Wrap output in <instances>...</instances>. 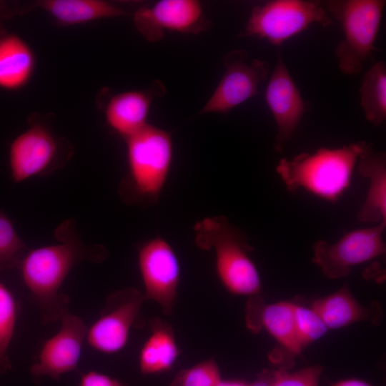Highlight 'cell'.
<instances>
[{
  "label": "cell",
  "mask_w": 386,
  "mask_h": 386,
  "mask_svg": "<svg viewBox=\"0 0 386 386\" xmlns=\"http://www.w3.org/2000/svg\"><path fill=\"white\" fill-rule=\"evenodd\" d=\"M365 143L359 141L338 148L322 147L313 153H301L292 159L284 158L277 165L276 172L290 193L304 189L335 203L350 187Z\"/></svg>",
  "instance_id": "obj_2"
},
{
  "label": "cell",
  "mask_w": 386,
  "mask_h": 386,
  "mask_svg": "<svg viewBox=\"0 0 386 386\" xmlns=\"http://www.w3.org/2000/svg\"><path fill=\"white\" fill-rule=\"evenodd\" d=\"M125 141L128 172L120 183V195L126 203L153 204L158 200L171 170V135L147 124Z\"/></svg>",
  "instance_id": "obj_4"
},
{
  "label": "cell",
  "mask_w": 386,
  "mask_h": 386,
  "mask_svg": "<svg viewBox=\"0 0 386 386\" xmlns=\"http://www.w3.org/2000/svg\"><path fill=\"white\" fill-rule=\"evenodd\" d=\"M332 386H371L362 380L350 379L337 382Z\"/></svg>",
  "instance_id": "obj_30"
},
{
  "label": "cell",
  "mask_w": 386,
  "mask_h": 386,
  "mask_svg": "<svg viewBox=\"0 0 386 386\" xmlns=\"http://www.w3.org/2000/svg\"><path fill=\"white\" fill-rule=\"evenodd\" d=\"M79 386H128L119 380L94 370L81 376Z\"/></svg>",
  "instance_id": "obj_28"
},
{
  "label": "cell",
  "mask_w": 386,
  "mask_h": 386,
  "mask_svg": "<svg viewBox=\"0 0 386 386\" xmlns=\"http://www.w3.org/2000/svg\"><path fill=\"white\" fill-rule=\"evenodd\" d=\"M365 119L380 126L386 119V64L379 61L365 74L360 89Z\"/></svg>",
  "instance_id": "obj_22"
},
{
  "label": "cell",
  "mask_w": 386,
  "mask_h": 386,
  "mask_svg": "<svg viewBox=\"0 0 386 386\" xmlns=\"http://www.w3.org/2000/svg\"><path fill=\"white\" fill-rule=\"evenodd\" d=\"M55 236L58 243L29 250L19 267L44 324L60 320L69 312V298L59 290L72 268L81 262L99 263L107 257L102 245L83 242L71 219L61 223Z\"/></svg>",
  "instance_id": "obj_1"
},
{
  "label": "cell",
  "mask_w": 386,
  "mask_h": 386,
  "mask_svg": "<svg viewBox=\"0 0 386 386\" xmlns=\"http://www.w3.org/2000/svg\"><path fill=\"white\" fill-rule=\"evenodd\" d=\"M28 251L11 219L0 211V270L19 267Z\"/></svg>",
  "instance_id": "obj_24"
},
{
  "label": "cell",
  "mask_w": 386,
  "mask_h": 386,
  "mask_svg": "<svg viewBox=\"0 0 386 386\" xmlns=\"http://www.w3.org/2000/svg\"><path fill=\"white\" fill-rule=\"evenodd\" d=\"M137 259L145 300L154 301L165 315H172L181 277L174 249L164 238L154 237L139 246Z\"/></svg>",
  "instance_id": "obj_9"
},
{
  "label": "cell",
  "mask_w": 386,
  "mask_h": 386,
  "mask_svg": "<svg viewBox=\"0 0 386 386\" xmlns=\"http://www.w3.org/2000/svg\"><path fill=\"white\" fill-rule=\"evenodd\" d=\"M265 100L277 126L274 148L281 152L308 110L306 102L279 53L265 91Z\"/></svg>",
  "instance_id": "obj_14"
},
{
  "label": "cell",
  "mask_w": 386,
  "mask_h": 386,
  "mask_svg": "<svg viewBox=\"0 0 386 386\" xmlns=\"http://www.w3.org/2000/svg\"><path fill=\"white\" fill-rule=\"evenodd\" d=\"M159 82L148 90H129L116 94L109 100L104 110L109 127L124 139L135 134L147 124L154 99L164 94Z\"/></svg>",
  "instance_id": "obj_15"
},
{
  "label": "cell",
  "mask_w": 386,
  "mask_h": 386,
  "mask_svg": "<svg viewBox=\"0 0 386 386\" xmlns=\"http://www.w3.org/2000/svg\"><path fill=\"white\" fill-rule=\"evenodd\" d=\"M133 20L137 30L150 42L161 40L166 31L197 34L210 26L196 0L158 1L137 10Z\"/></svg>",
  "instance_id": "obj_12"
},
{
  "label": "cell",
  "mask_w": 386,
  "mask_h": 386,
  "mask_svg": "<svg viewBox=\"0 0 386 386\" xmlns=\"http://www.w3.org/2000/svg\"><path fill=\"white\" fill-rule=\"evenodd\" d=\"M221 379L219 367L211 358L180 370L169 386H215Z\"/></svg>",
  "instance_id": "obj_26"
},
{
  "label": "cell",
  "mask_w": 386,
  "mask_h": 386,
  "mask_svg": "<svg viewBox=\"0 0 386 386\" xmlns=\"http://www.w3.org/2000/svg\"><path fill=\"white\" fill-rule=\"evenodd\" d=\"M331 20L320 1H269L252 9L240 36L257 37L280 46L311 24L317 23L325 27L332 24Z\"/></svg>",
  "instance_id": "obj_6"
},
{
  "label": "cell",
  "mask_w": 386,
  "mask_h": 386,
  "mask_svg": "<svg viewBox=\"0 0 386 386\" xmlns=\"http://www.w3.org/2000/svg\"><path fill=\"white\" fill-rule=\"evenodd\" d=\"M60 321L59 330L44 342L38 360L31 366L30 374L36 382L46 376L58 380L77 369L87 327L81 317L69 312Z\"/></svg>",
  "instance_id": "obj_13"
},
{
  "label": "cell",
  "mask_w": 386,
  "mask_h": 386,
  "mask_svg": "<svg viewBox=\"0 0 386 386\" xmlns=\"http://www.w3.org/2000/svg\"><path fill=\"white\" fill-rule=\"evenodd\" d=\"M36 66L34 53L20 36L0 34V89L19 90L30 81Z\"/></svg>",
  "instance_id": "obj_19"
},
{
  "label": "cell",
  "mask_w": 386,
  "mask_h": 386,
  "mask_svg": "<svg viewBox=\"0 0 386 386\" xmlns=\"http://www.w3.org/2000/svg\"><path fill=\"white\" fill-rule=\"evenodd\" d=\"M9 167L14 182L45 175L59 169L69 157L65 141L45 124L33 122L9 147Z\"/></svg>",
  "instance_id": "obj_7"
},
{
  "label": "cell",
  "mask_w": 386,
  "mask_h": 386,
  "mask_svg": "<svg viewBox=\"0 0 386 386\" xmlns=\"http://www.w3.org/2000/svg\"><path fill=\"white\" fill-rule=\"evenodd\" d=\"M358 174L369 179L365 200L357 217L362 223L386 222V156L365 143L357 162Z\"/></svg>",
  "instance_id": "obj_18"
},
{
  "label": "cell",
  "mask_w": 386,
  "mask_h": 386,
  "mask_svg": "<svg viewBox=\"0 0 386 386\" xmlns=\"http://www.w3.org/2000/svg\"><path fill=\"white\" fill-rule=\"evenodd\" d=\"M340 24L344 38L335 48L338 67L345 75L360 73L377 49V38L386 1L330 0L320 1Z\"/></svg>",
  "instance_id": "obj_5"
},
{
  "label": "cell",
  "mask_w": 386,
  "mask_h": 386,
  "mask_svg": "<svg viewBox=\"0 0 386 386\" xmlns=\"http://www.w3.org/2000/svg\"><path fill=\"white\" fill-rule=\"evenodd\" d=\"M244 382L239 380H223L221 379L215 386H247Z\"/></svg>",
  "instance_id": "obj_31"
},
{
  "label": "cell",
  "mask_w": 386,
  "mask_h": 386,
  "mask_svg": "<svg viewBox=\"0 0 386 386\" xmlns=\"http://www.w3.org/2000/svg\"><path fill=\"white\" fill-rule=\"evenodd\" d=\"M151 334L141 347L139 367L142 374L152 375L172 368L181 351L174 329L160 317L150 320Z\"/></svg>",
  "instance_id": "obj_20"
},
{
  "label": "cell",
  "mask_w": 386,
  "mask_h": 386,
  "mask_svg": "<svg viewBox=\"0 0 386 386\" xmlns=\"http://www.w3.org/2000/svg\"><path fill=\"white\" fill-rule=\"evenodd\" d=\"M59 24L74 26L96 20L125 16L127 12L103 0H42L34 4Z\"/></svg>",
  "instance_id": "obj_21"
},
{
  "label": "cell",
  "mask_w": 386,
  "mask_h": 386,
  "mask_svg": "<svg viewBox=\"0 0 386 386\" xmlns=\"http://www.w3.org/2000/svg\"><path fill=\"white\" fill-rule=\"evenodd\" d=\"M16 320V302L11 292L0 281V373L6 372L11 368L7 353Z\"/></svg>",
  "instance_id": "obj_23"
},
{
  "label": "cell",
  "mask_w": 386,
  "mask_h": 386,
  "mask_svg": "<svg viewBox=\"0 0 386 386\" xmlns=\"http://www.w3.org/2000/svg\"><path fill=\"white\" fill-rule=\"evenodd\" d=\"M311 308L328 329H337L361 321L378 325L383 320L380 304L375 302L367 307L362 305L352 295L347 284L337 292L315 300Z\"/></svg>",
  "instance_id": "obj_17"
},
{
  "label": "cell",
  "mask_w": 386,
  "mask_h": 386,
  "mask_svg": "<svg viewBox=\"0 0 386 386\" xmlns=\"http://www.w3.org/2000/svg\"><path fill=\"white\" fill-rule=\"evenodd\" d=\"M193 229L196 245L214 251L217 275L224 287L234 295H258L261 279L245 234L224 216L206 217Z\"/></svg>",
  "instance_id": "obj_3"
},
{
  "label": "cell",
  "mask_w": 386,
  "mask_h": 386,
  "mask_svg": "<svg viewBox=\"0 0 386 386\" xmlns=\"http://www.w3.org/2000/svg\"><path fill=\"white\" fill-rule=\"evenodd\" d=\"M273 371L264 370L257 374V378L247 386H270L272 380Z\"/></svg>",
  "instance_id": "obj_29"
},
{
  "label": "cell",
  "mask_w": 386,
  "mask_h": 386,
  "mask_svg": "<svg viewBox=\"0 0 386 386\" xmlns=\"http://www.w3.org/2000/svg\"><path fill=\"white\" fill-rule=\"evenodd\" d=\"M140 290L127 287L112 292L99 317L87 327L86 340L94 350L114 354L127 345L131 329L139 320L145 301Z\"/></svg>",
  "instance_id": "obj_10"
},
{
  "label": "cell",
  "mask_w": 386,
  "mask_h": 386,
  "mask_svg": "<svg viewBox=\"0 0 386 386\" xmlns=\"http://www.w3.org/2000/svg\"><path fill=\"white\" fill-rule=\"evenodd\" d=\"M225 71L199 114H227L255 96L260 83L269 74V64L261 59L250 60L244 50H232L223 58Z\"/></svg>",
  "instance_id": "obj_11"
},
{
  "label": "cell",
  "mask_w": 386,
  "mask_h": 386,
  "mask_svg": "<svg viewBox=\"0 0 386 386\" xmlns=\"http://www.w3.org/2000/svg\"><path fill=\"white\" fill-rule=\"evenodd\" d=\"M385 227L386 222H382L352 230L333 244L319 240L313 245L312 262L328 278L345 277L355 266L385 254L382 237Z\"/></svg>",
  "instance_id": "obj_8"
},
{
  "label": "cell",
  "mask_w": 386,
  "mask_h": 386,
  "mask_svg": "<svg viewBox=\"0 0 386 386\" xmlns=\"http://www.w3.org/2000/svg\"><path fill=\"white\" fill-rule=\"evenodd\" d=\"M293 309L297 340L302 351L310 344L321 338L329 329L312 308L294 304Z\"/></svg>",
  "instance_id": "obj_25"
},
{
  "label": "cell",
  "mask_w": 386,
  "mask_h": 386,
  "mask_svg": "<svg viewBox=\"0 0 386 386\" xmlns=\"http://www.w3.org/2000/svg\"><path fill=\"white\" fill-rule=\"evenodd\" d=\"M322 371L320 365L307 367L292 372L279 368L273 371L270 386H319Z\"/></svg>",
  "instance_id": "obj_27"
},
{
  "label": "cell",
  "mask_w": 386,
  "mask_h": 386,
  "mask_svg": "<svg viewBox=\"0 0 386 386\" xmlns=\"http://www.w3.org/2000/svg\"><path fill=\"white\" fill-rule=\"evenodd\" d=\"M293 306L289 302L266 305L259 295L250 296L246 306L247 327L254 333L264 328L288 351L298 355L302 350L296 336Z\"/></svg>",
  "instance_id": "obj_16"
}]
</instances>
